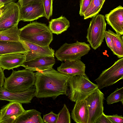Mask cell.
Masks as SVG:
<instances>
[{
	"mask_svg": "<svg viewBox=\"0 0 123 123\" xmlns=\"http://www.w3.org/2000/svg\"><path fill=\"white\" fill-rule=\"evenodd\" d=\"M67 96L71 101L85 99L98 88L97 84L92 82L86 74L75 75L69 78Z\"/></svg>",
	"mask_w": 123,
	"mask_h": 123,
	"instance_id": "cell-3",
	"label": "cell"
},
{
	"mask_svg": "<svg viewBox=\"0 0 123 123\" xmlns=\"http://www.w3.org/2000/svg\"><path fill=\"white\" fill-rule=\"evenodd\" d=\"M20 6L18 2H12L5 5L0 17V31L8 29L20 20Z\"/></svg>",
	"mask_w": 123,
	"mask_h": 123,
	"instance_id": "cell-9",
	"label": "cell"
},
{
	"mask_svg": "<svg viewBox=\"0 0 123 123\" xmlns=\"http://www.w3.org/2000/svg\"><path fill=\"white\" fill-rule=\"evenodd\" d=\"M17 24L7 30L0 31V41L20 42V29Z\"/></svg>",
	"mask_w": 123,
	"mask_h": 123,
	"instance_id": "cell-23",
	"label": "cell"
},
{
	"mask_svg": "<svg viewBox=\"0 0 123 123\" xmlns=\"http://www.w3.org/2000/svg\"><path fill=\"white\" fill-rule=\"evenodd\" d=\"M106 101L108 105L121 102L123 104V87L117 88L107 98Z\"/></svg>",
	"mask_w": 123,
	"mask_h": 123,
	"instance_id": "cell-25",
	"label": "cell"
},
{
	"mask_svg": "<svg viewBox=\"0 0 123 123\" xmlns=\"http://www.w3.org/2000/svg\"><path fill=\"white\" fill-rule=\"evenodd\" d=\"M4 6L0 8V17H1L3 14L4 10Z\"/></svg>",
	"mask_w": 123,
	"mask_h": 123,
	"instance_id": "cell-36",
	"label": "cell"
},
{
	"mask_svg": "<svg viewBox=\"0 0 123 123\" xmlns=\"http://www.w3.org/2000/svg\"><path fill=\"white\" fill-rule=\"evenodd\" d=\"M104 94L98 88L85 99L87 102L89 112L88 123H95L104 112Z\"/></svg>",
	"mask_w": 123,
	"mask_h": 123,
	"instance_id": "cell-8",
	"label": "cell"
},
{
	"mask_svg": "<svg viewBox=\"0 0 123 123\" xmlns=\"http://www.w3.org/2000/svg\"><path fill=\"white\" fill-rule=\"evenodd\" d=\"M55 62L54 57L43 56L25 61L22 66L31 71H37L52 68Z\"/></svg>",
	"mask_w": 123,
	"mask_h": 123,
	"instance_id": "cell-16",
	"label": "cell"
},
{
	"mask_svg": "<svg viewBox=\"0 0 123 123\" xmlns=\"http://www.w3.org/2000/svg\"><path fill=\"white\" fill-rule=\"evenodd\" d=\"M104 3L100 0H92L85 12L84 19L91 18L98 14L100 11Z\"/></svg>",
	"mask_w": 123,
	"mask_h": 123,
	"instance_id": "cell-24",
	"label": "cell"
},
{
	"mask_svg": "<svg viewBox=\"0 0 123 123\" xmlns=\"http://www.w3.org/2000/svg\"><path fill=\"white\" fill-rule=\"evenodd\" d=\"M36 88L34 85L28 90L21 92H12L0 87V100L16 102L22 104L31 102L35 96Z\"/></svg>",
	"mask_w": 123,
	"mask_h": 123,
	"instance_id": "cell-10",
	"label": "cell"
},
{
	"mask_svg": "<svg viewBox=\"0 0 123 123\" xmlns=\"http://www.w3.org/2000/svg\"><path fill=\"white\" fill-rule=\"evenodd\" d=\"M91 49L89 44L77 41L75 43H65L55 53L57 59L62 62L80 59Z\"/></svg>",
	"mask_w": 123,
	"mask_h": 123,
	"instance_id": "cell-6",
	"label": "cell"
},
{
	"mask_svg": "<svg viewBox=\"0 0 123 123\" xmlns=\"http://www.w3.org/2000/svg\"><path fill=\"white\" fill-rule=\"evenodd\" d=\"M107 24L116 33L121 36L123 34V7L120 5L105 15Z\"/></svg>",
	"mask_w": 123,
	"mask_h": 123,
	"instance_id": "cell-15",
	"label": "cell"
},
{
	"mask_svg": "<svg viewBox=\"0 0 123 123\" xmlns=\"http://www.w3.org/2000/svg\"><path fill=\"white\" fill-rule=\"evenodd\" d=\"M69 21L62 16L56 18L52 19L49 22V28L52 33L57 35L67 31L70 27Z\"/></svg>",
	"mask_w": 123,
	"mask_h": 123,
	"instance_id": "cell-21",
	"label": "cell"
},
{
	"mask_svg": "<svg viewBox=\"0 0 123 123\" xmlns=\"http://www.w3.org/2000/svg\"><path fill=\"white\" fill-rule=\"evenodd\" d=\"M44 16V11L42 0L35 1L20 6V21H32Z\"/></svg>",
	"mask_w": 123,
	"mask_h": 123,
	"instance_id": "cell-11",
	"label": "cell"
},
{
	"mask_svg": "<svg viewBox=\"0 0 123 123\" xmlns=\"http://www.w3.org/2000/svg\"><path fill=\"white\" fill-rule=\"evenodd\" d=\"M25 61L24 54L19 53L8 54L0 56V66L4 70H13L22 66Z\"/></svg>",
	"mask_w": 123,
	"mask_h": 123,
	"instance_id": "cell-17",
	"label": "cell"
},
{
	"mask_svg": "<svg viewBox=\"0 0 123 123\" xmlns=\"http://www.w3.org/2000/svg\"><path fill=\"white\" fill-rule=\"evenodd\" d=\"M56 123H71V116L68 109L64 104L59 111Z\"/></svg>",
	"mask_w": 123,
	"mask_h": 123,
	"instance_id": "cell-26",
	"label": "cell"
},
{
	"mask_svg": "<svg viewBox=\"0 0 123 123\" xmlns=\"http://www.w3.org/2000/svg\"><path fill=\"white\" fill-rule=\"evenodd\" d=\"M20 41L25 46L28 50L27 52L24 54L25 57V61H31L41 57H54L55 51L49 46H41L28 42L20 37Z\"/></svg>",
	"mask_w": 123,
	"mask_h": 123,
	"instance_id": "cell-13",
	"label": "cell"
},
{
	"mask_svg": "<svg viewBox=\"0 0 123 123\" xmlns=\"http://www.w3.org/2000/svg\"><path fill=\"white\" fill-rule=\"evenodd\" d=\"M112 123H123V117L122 115L117 114L112 115H106Z\"/></svg>",
	"mask_w": 123,
	"mask_h": 123,
	"instance_id": "cell-30",
	"label": "cell"
},
{
	"mask_svg": "<svg viewBox=\"0 0 123 123\" xmlns=\"http://www.w3.org/2000/svg\"><path fill=\"white\" fill-rule=\"evenodd\" d=\"M41 114L35 109L25 110L16 119L13 123H44Z\"/></svg>",
	"mask_w": 123,
	"mask_h": 123,
	"instance_id": "cell-20",
	"label": "cell"
},
{
	"mask_svg": "<svg viewBox=\"0 0 123 123\" xmlns=\"http://www.w3.org/2000/svg\"><path fill=\"white\" fill-rule=\"evenodd\" d=\"M105 38L107 46L112 51L113 46L112 40L111 35L108 31H105Z\"/></svg>",
	"mask_w": 123,
	"mask_h": 123,
	"instance_id": "cell-31",
	"label": "cell"
},
{
	"mask_svg": "<svg viewBox=\"0 0 123 123\" xmlns=\"http://www.w3.org/2000/svg\"><path fill=\"white\" fill-rule=\"evenodd\" d=\"M85 64L80 59L66 61L57 68L58 71L69 77L85 74Z\"/></svg>",
	"mask_w": 123,
	"mask_h": 123,
	"instance_id": "cell-14",
	"label": "cell"
},
{
	"mask_svg": "<svg viewBox=\"0 0 123 123\" xmlns=\"http://www.w3.org/2000/svg\"><path fill=\"white\" fill-rule=\"evenodd\" d=\"M22 104L10 102L0 110V123H13L16 119L25 111Z\"/></svg>",
	"mask_w": 123,
	"mask_h": 123,
	"instance_id": "cell-12",
	"label": "cell"
},
{
	"mask_svg": "<svg viewBox=\"0 0 123 123\" xmlns=\"http://www.w3.org/2000/svg\"><path fill=\"white\" fill-rule=\"evenodd\" d=\"M106 23L104 16L98 14L93 17L87 30L86 37L94 50L100 46L105 38Z\"/></svg>",
	"mask_w": 123,
	"mask_h": 123,
	"instance_id": "cell-5",
	"label": "cell"
},
{
	"mask_svg": "<svg viewBox=\"0 0 123 123\" xmlns=\"http://www.w3.org/2000/svg\"><path fill=\"white\" fill-rule=\"evenodd\" d=\"M123 79V58H120L110 67L103 71L95 81L100 90L111 86Z\"/></svg>",
	"mask_w": 123,
	"mask_h": 123,
	"instance_id": "cell-7",
	"label": "cell"
},
{
	"mask_svg": "<svg viewBox=\"0 0 123 123\" xmlns=\"http://www.w3.org/2000/svg\"><path fill=\"white\" fill-rule=\"evenodd\" d=\"M111 35L113 46L112 52L118 58L123 57V36L115 33L111 30L108 31Z\"/></svg>",
	"mask_w": 123,
	"mask_h": 123,
	"instance_id": "cell-22",
	"label": "cell"
},
{
	"mask_svg": "<svg viewBox=\"0 0 123 123\" xmlns=\"http://www.w3.org/2000/svg\"><path fill=\"white\" fill-rule=\"evenodd\" d=\"M4 70L0 66V87L3 86L5 78L4 73Z\"/></svg>",
	"mask_w": 123,
	"mask_h": 123,
	"instance_id": "cell-33",
	"label": "cell"
},
{
	"mask_svg": "<svg viewBox=\"0 0 123 123\" xmlns=\"http://www.w3.org/2000/svg\"><path fill=\"white\" fill-rule=\"evenodd\" d=\"M35 80V73L26 69L14 71L7 78H5L3 87L12 92L26 90L34 86Z\"/></svg>",
	"mask_w": 123,
	"mask_h": 123,
	"instance_id": "cell-4",
	"label": "cell"
},
{
	"mask_svg": "<svg viewBox=\"0 0 123 123\" xmlns=\"http://www.w3.org/2000/svg\"><path fill=\"white\" fill-rule=\"evenodd\" d=\"M95 123H112L104 112L97 118Z\"/></svg>",
	"mask_w": 123,
	"mask_h": 123,
	"instance_id": "cell-32",
	"label": "cell"
},
{
	"mask_svg": "<svg viewBox=\"0 0 123 123\" xmlns=\"http://www.w3.org/2000/svg\"><path fill=\"white\" fill-rule=\"evenodd\" d=\"M35 74L37 98L51 97L55 99L60 95H67L69 77L53 68L37 71Z\"/></svg>",
	"mask_w": 123,
	"mask_h": 123,
	"instance_id": "cell-1",
	"label": "cell"
},
{
	"mask_svg": "<svg viewBox=\"0 0 123 123\" xmlns=\"http://www.w3.org/2000/svg\"><path fill=\"white\" fill-rule=\"evenodd\" d=\"M17 0H0V8L4 6L5 5L12 2H15Z\"/></svg>",
	"mask_w": 123,
	"mask_h": 123,
	"instance_id": "cell-35",
	"label": "cell"
},
{
	"mask_svg": "<svg viewBox=\"0 0 123 123\" xmlns=\"http://www.w3.org/2000/svg\"><path fill=\"white\" fill-rule=\"evenodd\" d=\"M28 51L25 46L20 41H0V56L14 53L25 54Z\"/></svg>",
	"mask_w": 123,
	"mask_h": 123,
	"instance_id": "cell-19",
	"label": "cell"
},
{
	"mask_svg": "<svg viewBox=\"0 0 123 123\" xmlns=\"http://www.w3.org/2000/svg\"><path fill=\"white\" fill-rule=\"evenodd\" d=\"M101 1L104 3L105 0H100Z\"/></svg>",
	"mask_w": 123,
	"mask_h": 123,
	"instance_id": "cell-37",
	"label": "cell"
},
{
	"mask_svg": "<svg viewBox=\"0 0 123 123\" xmlns=\"http://www.w3.org/2000/svg\"><path fill=\"white\" fill-rule=\"evenodd\" d=\"M71 116L74 121L77 123H88L89 112L87 102L85 99L75 102Z\"/></svg>",
	"mask_w": 123,
	"mask_h": 123,
	"instance_id": "cell-18",
	"label": "cell"
},
{
	"mask_svg": "<svg viewBox=\"0 0 123 123\" xmlns=\"http://www.w3.org/2000/svg\"><path fill=\"white\" fill-rule=\"evenodd\" d=\"M92 0H80L79 14L83 16L84 13L89 5Z\"/></svg>",
	"mask_w": 123,
	"mask_h": 123,
	"instance_id": "cell-29",
	"label": "cell"
},
{
	"mask_svg": "<svg viewBox=\"0 0 123 123\" xmlns=\"http://www.w3.org/2000/svg\"><path fill=\"white\" fill-rule=\"evenodd\" d=\"M19 29L21 38L41 46H49L53 40V34L44 23L32 22Z\"/></svg>",
	"mask_w": 123,
	"mask_h": 123,
	"instance_id": "cell-2",
	"label": "cell"
},
{
	"mask_svg": "<svg viewBox=\"0 0 123 123\" xmlns=\"http://www.w3.org/2000/svg\"></svg>",
	"mask_w": 123,
	"mask_h": 123,
	"instance_id": "cell-38",
	"label": "cell"
},
{
	"mask_svg": "<svg viewBox=\"0 0 123 123\" xmlns=\"http://www.w3.org/2000/svg\"><path fill=\"white\" fill-rule=\"evenodd\" d=\"M42 0H18V3L21 6L25 5L30 2L35 1Z\"/></svg>",
	"mask_w": 123,
	"mask_h": 123,
	"instance_id": "cell-34",
	"label": "cell"
},
{
	"mask_svg": "<svg viewBox=\"0 0 123 123\" xmlns=\"http://www.w3.org/2000/svg\"><path fill=\"white\" fill-rule=\"evenodd\" d=\"M58 116V114L51 111L49 113L44 115L43 119L44 123H56Z\"/></svg>",
	"mask_w": 123,
	"mask_h": 123,
	"instance_id": "cell-28",
	"label": "cell"
},
{
	"mask_svg": "<svg viewBox=\"0 0 123 123\" xmlns=\"http://www.w3.org/2000/svg\"><path fill=\"white\" fill-rule=\"evenodd\" d=\"M53 1V0H42L44 11V17L48 20L52 14Z\"/></svg>",
	"mask_w": 123,
	"mask_h": 123,
	"instance_id": "cell-27",
	"label": "cell"
}]
</instances>
